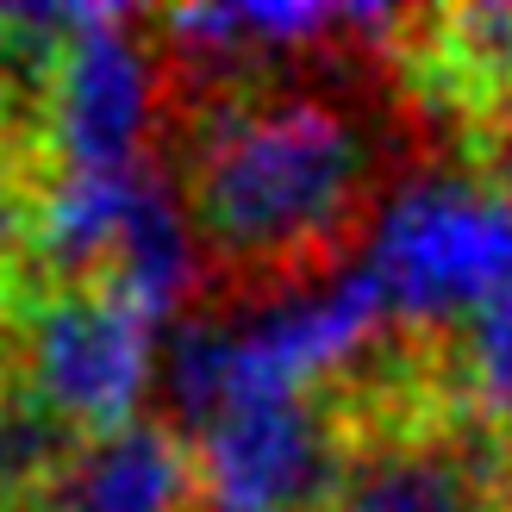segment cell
<instances>
[{
  "label": "cell",
  "mask_w": 512,
  "mask_h": 512,
  "mask_svg": "<svg viewBox=\"0 0 512 512\" xmlns=\"http://www.w3.org/2000/svg\"><path fill=\"white\" fill-rule=\"evenodd\" d=\"M169 125L182 132L175 194L188 207L200 275L238 300L338 269V250L369 232L381 207V113L375 100L294 75L169 82Z\"/></svg>",
  "instance_id": "cell-1"
},
{
  "label": "cell",
  "mask_w": 512,
  "mask_h": 512,
  "mask_svg": "<svg viewBox=\"0 0 512 512\" xmlns=\"http://www.w3.org/2000/svg\"><path fill=\"white\" fill-rule=\"evenodd\" d=\"M363 269L388 300V325L438 338L456 319L512 300V207L481 175L431 169L400 182L363 232Z\"/></svg>",
  "instance_id": "cell-2"
},
{
  "label": "cell",
  "mask_w": 512,
  "mask_h": 512,
  "mask_svg": "<svg viewBox=\"0 0 512 512\" xmlns=\"http://www.w3.org/2000/svg\"><path fill=\"white\" fill-rule=\"evenodd\" d=\"M7 369L82 438L132 425L157 369V319L125 300L113 281H63V288H19Z\"/></svg>",
  "instance_id": "cell-3"
},
{
  "label": "cell",
  "mask_w": 512,
  "mask_h": 512,
  "mask_svg": "<svg viewBox=\"0 0 512 512\" xmlns=\"http://www.w3.org/2000/svg\"><path fill=\"white\" fill-rule=\"evenodd\" d=\"M350 463L338 388L244 400L194 438L200 512H325Z\"/></svg>",
  "instance_id": "cell-4"
},
{
  "label": "cell",
  "mask_w": 512,
  "mask_h": 512,
  "mask_svg": "<svg viewBox=\"0 0 512 512\" xmlns=\"http://www.w3.org/2000/svg\"><path fill=\"white\" fill-rule=\"evenodd\" d=\"M138 25V13L107 7L82 38H69L44 113V144L57 169L119 175L150 163L144 144L163 119V69Z\"/></svg>",
  "instance_id": "cell-5"
},
{
  "label": "cell",
  "mask_w": 512,
  "mask_h": 512,
  "mask_svg": "<svg viewBox=\"0 0 512 512\" xmlns=\"http://www.w3.org/2000/svg\"><path fill=\"white\" fill-rule=\"evenodd\" d=\"M25 512H200L194 444L157 419H132L107 438H82L63 475Z\"/></svg>",
  "instance_id": "cell-6"
},
{
  "label": "cell",
  "mask_w": 512,
  "mask_h": 512,
  "mask_svg": "<svg viewBox=\"0 0 512 512\" xmlns=\"http://www.w3.org/2000/svg\"><path fill=\"white\" fill-rule=\"evenodd\" d=\"M75 450H82V431L50 413L0 356V512H25Z\"/></svg>",
  "instance_id": "cell-7"
},
{
  "label": "cell",
  "mask_w": 512,
  "mask_h": 512,
  "mask_svg": "<svg viewBox=\"0 0 512 512\" xmlns=\"http://www.w3.org/2000/svg\"><path fill=\"white\" fill-rule=\"evenodd\" d=\"M475 157H481V188H494L512 207V94L475 119Z\"/></svg>",
  "instance_id": "cell-8"
},
{
  "label": "cell",
  "mask_w": 512,
  "mask_h": 512,
  "mask_svg": "<svg viewBox=\"0 0 512 512\" xmlns=\"http://www.w3.org/2000/svg\"><path fill=\"white\" fill-rule=\"evenodd\" d=\"M7 331H13V250L0 244V356H7Z\"/></svg>",
  "instance_id": "cell-9"
}]
</instances>
